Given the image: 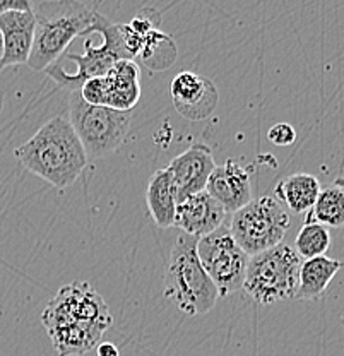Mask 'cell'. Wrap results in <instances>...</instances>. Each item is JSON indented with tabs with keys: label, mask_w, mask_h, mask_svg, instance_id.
<instances>
[{
	"label": "cell",
	"mask_w": 344,
	"mask_h": 356,
	"mask_svg": "<svg viewBox=\"0 0 344 356\" xmlns=\"http://www.w3.org/2000/svg\"><path fill=\"white\" fill-rule=\"evenodd\" d=\"M14 154L23 168L57 188L70 187L88 166V156L70 122L64 117H55L43 124Z\"/></svg>",
	"instance_id": "1"
},
{
	"label": "cell",
	"mask_w": 344,
	"mask_h": 356,
	"mask_svg": "<svg viewBox=\"0 0 344 356\" xmlns=\"http://www.w3.org/2000/svg\"><path fill=\"white\" fill-rule=\"evenodd\" d=\"M33 14L35 36L26 64L35 72H45L77 36L86 35L96 13L79 0H45L33 7Z\"/></svg>",
	"instance_id": "2"
},
{
	"label": "cell",
	"mask_w": 344,
	"mask_h": 356,
	"mask_svg": "<svg viewBox=\"0 0 344 356\" xmlns=\"http://www.w3.org/2000/svg\"><path fill=\"white\" fill-rule=\"evenodd\" d=\"M197 238L180 233L165 270L163 296L188 317L204 315L216 305L220 293L197 257Z\"/></svg>",
	"instance_id": "3"
},
{
	"label": "cell",
	"mask_w": 344,
	"mask_h": 356,
	"mask_svg": "<svg viewBox=\"0 0 344 356\" xmlns=\"http://www.w3.org/2000/svg\"><path fill=\"white\" fill-rule=\"evenodd\" d=\"M69 122L88 159H101L124 144L131 131L132 111L90 105L83 99L79 89H72L69 96Z\"/></svg>",
	"instance_id": "4"
},
{
	"label": "cell",
	"mask_w": 344,
	"mask_h": 356,
	"mask_svg": "<svg viewBox=\"0 0 344 356\" xmlns=\"http://www.w3.org/2000/svg\"><path fill=\"white\" fill-rule=\"evenodd\" d=\"M302 259L290 245L279 243L249 259L242 289L259 305L291 300L297 295Z\"/></svg>",
	"instance_id": "5"
},
{
	"label": "cell",
	"mask_w": 344,
	"mask_h": 356,
	"mask_svg": "<svg viewBox=\"0 0 344 356\" xmlns=\"http://www.w3.org/2000/svg\"><path fill=\"white\" fill-rule=\"evenodd\" d=\"M88 33H98L103 40L101 44L95 47L91 42H86L83 55L64 54L58 58V60L74 62L76 64L74 72H67V70L62 69L58 62H54L48 69H45V72L58 86L79 89L92 77L105 76L118 60H132L124 44V40H122L118 24L108 21L105 16L96 13L95 21H92L86 35Z\"/></svg>",
	"instance_id": "6"
},
{
	"label": "cell",
	"mask_w": 344,
	"mask_h": 356,
	"mask_svg": "<svg viewBox=\"0 0 344 356\" xmlns=\"http://www.w3.org/2000/svg\"><path fill=\"white\" fill-rule=\"evenodd\" d=\"M229 233L249 257L283 243L290 229V216L275 197L252 199L231 214Z\"/></svg>",
	"instance_id": "7"
},
{
	"label": "cell",
	"mask_w": 344,
	"mask_h": 356,
	"mask_svg": "<svg viewBox=\"0 0 344 356\" xmlns=\"http://www.w3.org/2000/svg\"><path fill=\"white\" fill-rule=\"evenodd\" d=\"M43 327L84 324L105 332L112 327L113 317L103 296L90 283L74 281L58 289L42 312Z\"/></svg>",
	"instance_id": "8"
},
{
	"label": "cell",
	"mask_w": 344,
	"mask_h": 356,
	"mask_svg": "<svg viewBox=\"0 0 344 356\" xmlns=\"http://www.w3.org/2000/svg\"><path fill=\"white\" fill-rule=\"evenodd\" d=\"M197 257L220 296L242 289L249 255L233 240L228 226L221 225L209 235L197 238Z\"/></svg>",
	"instance_id": "9"
},
{
	"label": "cell",
	"mask_w": 344,
	"mask_h": 356,
	"mask_svg": "<svg viewBox=\"0 0 344 356\" xmlns=\"http://www.w3.org/2000/svg\"><path fill=\"white\" fill-rule=\"evenodd\" d=\"M86 103L132 111L140 99V69L134 60H118L105 76L92 77L79 88Z\"/></svg>",
	"instance_id": "10"
},
{
	"label": "cell",
	"mask_w": 344,
	"mask_h": 356,
	"mask_svg": "<svg viewBox=\"0 0 344 356\" xmlns=\"http://www.w3.org/2000/svg\"><path fill=\"white\" fill-rule=\"evenodd\" d=\"M170 91L175 110L190 122L209 118L220 103V95L213 81L190 70L177 74Z\"/></svg>",
	"instance_id": "11"
},
{
	"label": "cell",
	"mask_w": 344,
	"mask_h": 356,
	"mask_svg": "<svg viewBox=\"0 0 344 356\" xmlns=\"http://www.w3.org/2000/svg\"><path fill=\"white\" fill-rule=\"evenodd\" d=\"M214 166L216 163H214L213 151L202 143L192 144L182 154L172 159L166 170L175 185L177 200L182 202L190 195L206 191L207 178L213 173Z\"/></svg>",
	"instance_id": "12"
},
{
	"label": "cell",
	"mask_w": 344,
	"mask_h": 356,
	"mask_svg": "<svg viewBox=\"0 0 344 356\" xmlns=\"http://www.w3.org/2000/svg\"><path fill=\"white\" fill-rule=\"evenodd\" d=\"M206 192L223 207L224 213H236L252 200L249 172L235 159H228L223 165L214 166L207 178Z\"/></svg>",
	"instance_id": "13"
},
{
	"label": "cell",
	"mask_w": 344,
	"mask_h": 356,
	"mask_svg": "<svg viewBox=\"0 0 344 356\" xmlns=\"http://www.w3.org/2000/svg\"><path fill=\"white\" fill-rule=\"evenodd\" d=\"M0 36H2V57L0 70L10 65H23L28 62L35 36V14L33 10H13L0 14Z\"/></svg>",
	"instance_id": "14"
},
{
	"label": "cell",
	"mask_w": 344,
	"mask_h": 356,
	"mask_svg": "<svg viewBox=\"0 0 344 356\" xmlns=\"http://www.w3.org/2000/svg\"><path fill=\"white\" fill-rule=\"evenodd\" d=\"M224 216L227 213L223 207L206 191H202L177 204L173 226H177L185 235L201 238L224 225Z\"/></svg>",
	"instance_id": "15"
},
{
	"label": "cell",
	"mask_w": 344,
	"mask_h": 356,
	"mask_svg": "<svg viewBox=\"0 0 344 356\" xmlns=\"http://www.w3.org/2000/svg\"><path fill=\"white\" fill-rule=\"evenodd\" d=\"M146 202L151 218L160 228H170L175 221L177 192L172 175L166 168L156 170L149 178L146 191Z\"/></svg>",
	"instance_id": "16"
},
{
	"label": "cell",
	"mask_w": 344,
	"mask_h": 356,
	"mask_svg": "<svg viewBox=\"0 0 344 356\" xmlns=\"http://www.w3.org/2000/svg\"><path fill=\"white\" fill-rule=\"evenodd\" d=\"M343 264L336 259L320 257L305 259L300 264L298 270V288L295 298L300 300H316L327 289L336 274L339 273Z\"/></svg>",
	"instance_id": "17"
},
{
	"label": "cell",
	"mask_w": 344,
	"mask_h": 356,
	"mask_svg": "<svg viewBox=\"0 0 344 356\" xmlns=\"http://www.w3.org/2000/svg\"><path fill=\"white\" fill-rule=\"evenodd\" d=\"M51 344L58 356H81L90 353L101 343V336L105 332L92 325L69 324L57 325L48 329Z\"/></svg>",
	"instance_id": "18"
},
{
	"label": "cell",
	"mask_w": 344,
	"mask_h": 356,
	"mask_svg": "<svg viewBox=\"0 0 344 356\" xmlns=\"http://www.w3.org/2000/svg\"><path fill=\"white\" fill-rule=\"evenodd\" d=\"M319 192L320 184L317 177L310 173H293L276 185L275 199L286 204L295 214H303L313 206Z\"/></svg>",
	"instance_id": "19"
},
{
	"label": "cell",
	"mask_w": 344,
	"mask_h": 356,
	"mask_svg": "<svg viewBox=\"0 0 344 356\" xmlns=\"http://www.w3.org/2000/svg\"><path fill=\"white\" fill-rule=\"evenodd\" d=\"M177 58H179V47L175 40L160 28H154L142 36L134 62H139L140 65L154 72H161L175 64Z\"/></svg>",
	"instance_id": "20"
},
{
	"label": "cell",
	"mask_w": 344,
	"mask_h": 356,
	"mask_svg": "<svg viewBox=\"0 0 344 356\" xmlns=\"http://www.w3.org/2000/svg\"><path fill=\"white\" fill-rule=\"evenodd\" d=\"M305 222H319L322 226L339 228L344 222V188L338 178L329 187L320 188L313 206L306 211Z\"/></svg>",
	"instance_id": "21"
},
{
	"label": "cell",
	"mask_w": 344,
	"mask_h": 356,
	"mask_svg": "<svg viewBox=\"0 0 344 356\" xmlns=\"http://www.w3.org/2000/svg\"><path fill=\"white\" fill-rule=\"evenodd\" d=\"M331 233L319 222H305L295 238V252L300 259H313L325 255L331 248Z\"/></svg>",
	"instance_id": "22"
},
{
	"label": "cell",
	"mask_w": 344,
	"mask_h": 356,
	"mask_svg": "<svg viewBox=\"0 0 344 356\" xmlns=\"http://www.w3.org/2000/svg\"><path fill=\"white\" fill-rule=\"evenodd\" d=\"M268 139L269 143H272L275 146H290V144L295 143L297 139V132L286 122H279V124H275L268 131Z\"/></svg>",
	"instance_id": "23"
},
{
	"label": "cell",
	"mask_w": 344,
	"mask_h": 356,
	"mask_svg": "<svg viewBox=\"0 0 344 356\" xmlns=\"http://www.w3.org/2000/svg\"><path fill=\"white\" fill-rule=\"evenodd\" d=\"M33 0H0V14L13 13V10H33Z\"/></svg>",
	"instance_id": "24"
},
{
	"label": "cell",
	"mask_w": 344,
	"mask_h": 356,
	"mask_svg": "<svg viewBox=\"0 0 344 356\" xmlns=\"http://www.w3.org/2000/svg\"><path fill=\"white\" fill-rule=\"evenodd\" d=\"M95 350L96 356H120V351L113 343H99Z\"/></svg>",
	"instance_id": "25"
},
{
	"label": "cell",
	"mask_w": 344,
	"mask_h": 356,
	"mask_svg": "<svg viewBox=\"0 0 344 356\" xmlns=\"http://www.w3.org/2000/svg\"><path fill=\"white\" fill-rule=\"evenodd\" d=\"M2 110H3V95L0 92V113H2Z\"/></svg>",
	"instance_id": "26"
},
{
	"label": "cell",
	"mask_w": 344,
	"mask_h": 356,
	"mask_svg": "<svg viewBox=\"0 0 344 356\" xmlns=\"http://www.w3.org/2000/svg\"><path fill=\"white\" fill-rule=\"evenodd\" d=\"M0 57H2V36H0Z\"/></svg>",
	"instance_id": "27"
}]
</instances>
